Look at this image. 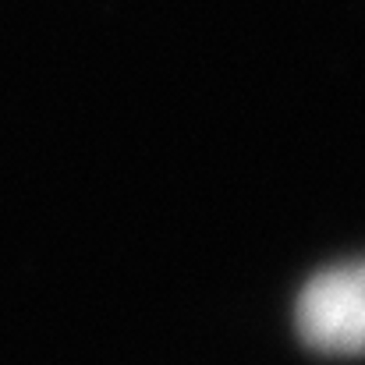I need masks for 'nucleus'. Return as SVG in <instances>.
<instances>
[{
    "mask_svg": "<svg viewBox=\"0 0 365 365\" xmlns=\"http://www.w3.org/2000/svg\"><path fill=\"white\" fill-rule=\"evenodd\" d=\"M302 337L330 355H359L365 337L362 266H337L319 273L298 298Z\"/></svg>",
    "mask_w": 365,
    "mask_h": 365,
    "instance_id": "f257e3e1",
    "label": "nucleus"
}]
</instances>
